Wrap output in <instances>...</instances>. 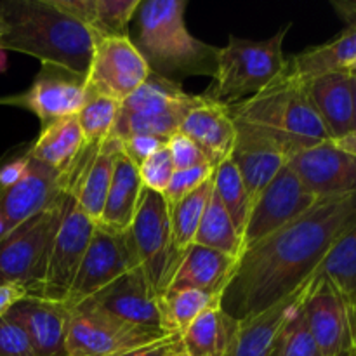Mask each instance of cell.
Returning a JSON list of instances; mask_svg holds the SVG:
<instances>
[{
    "label": "cell",
    "instance_id": "4",
    "mask_svg": "<svg viewBox=\"0 0 356 356\" xmlns=\"http://www.w3.org/2000/svg\"><path fill=\"white\" fill-rule=\"evenodd\" d=\"M186 7V0H141L134 16V45L152 73L176 83L191 75L214 76L218 68V47L190 33Z\"/></svg>",
    "mask_w": 356,
    "mask_h": 356
},
{
    "label": "cell",
    "instance_id": "3",
    "mask_svg": "<svg viewBox=\"0 0 356 356\" xmlns=\"http://www.w3.org/2000/svg\"><path fill=\"white\" fill-rule=\"evenodd\" d=\"M229 111L236 125L273 143L287 159L332 141L318 111L306 94L305 83L287 73L261 92L232 103Z\"/></svg>",
    "mask_w": 356,
    "mask_h": 356
},
{
    "label": "cell",
    "instance_id": "28",
    "mask_svg": "<svg viewBox=\"0 0 356 356\" xmlns=\"http://www.w3.org/2000/svg\"><path fill=\"white\" fill-rule=\"evenodd\" d=\"M145 186L139 177L138 167L120 152L115 163L113 179L104 202L103 214L97 225L113 232L125 233L134 221L139 200Z\"/></svg>",
    "mask_w": 356,
    "mask_h": 356
},
{
    "label": "cell",
    "instance_id": "53",
    "mask_svg": "<svg viewBox=\"0 0 356 356\" xmlns=\"http://www.w3.org/2000/svg\"><path fill=\"white\" fill-rule=\"evenodd\" d=\"M351 356H356V346H355V350H353V353H351Z\"/></svg>",
    "mask_w": 356,
    "mask_h": 356
},
{
    "label": "cell",
    "instance_id": "36",
    "mask_svg": "<svg viewBox=\"0 0 356 356\" xmlns=\"http://www.w3.org/2000/svg\"><path fill=\"white\" fill-rule=\"evenodd\" d=\"M120 103L103 94L87 90V97L76 113L80 129H82L86 146H99L111 136L117 122Z\"/></svg>",
    "mask_w": 356,
    "mask_h": 356
},
{
    "label": "cell",
    "instance_id": "39",
    "mask_svg": "<svg viewBox=\"0 0 356 356\" xmlns=\"http://www.w3.org/2000/svg\"><path fill=\"white\" fill-rule=\"evenodd\" d=\"M172 160H170V153L167 149V145L156 153H153L149 159H146L141 165L138 167L139 177L146 190L155 191V193L162 195L165 188L169 186V181L174 174Z\"/></svg>",
    "mask_w": 356,
    "mask_h": 356
},
{
    "label": "cell",
    "instance_id": "46",
    "mask_svg": "<svg viewBox=\"0 0 356 356\" xmlns=\"http://www.w3.org/2000/svg\"><path fill=\"white\" fill-rule=\"evenodd\" d=\"M332 143L337 146V148L344 149V152L351 153V155L356 156V131L350 132V134L343 136V138L339 139H334Z\"/></svg>",
    "mask_w": 356,
    "mask_h": 356
},
{
    "label": "cell",
    "instance_id": "50",
    "mask_svg": "<svg viewBox=\"0 0 356 356\" xmlns=\"http://www.w3.org/2000/svg\"><path fill=\"white\" fill-rule=\"evenodd\" d=\"M3 33H6V21H3L2 13H0V38H2Z\"/></svg>",
    "mask_w": 356,
    "mask_h": 356
},
{
    "label": "cell",
    "instance_id": "31",
    "mask_svg": "<svg viewBox=\"0 0 356 356\" xmlns=\"http://www.w3.org/2000/svg\"><path fill=\"white\" fill-rule=\"evenodd\" d=\"M236 327V320L226 315L221 306H214L181 334V344L190 356H226Z\"/></svg>",
    "mask_w": 356,
    "mask_h": 356
},
{
    "label": "cell",
    "instance_id": "45",
    "mask_svg": "<svg viewBox=\"0 0 356 356\" xmlns=\"http://www.w3.org/2000/svg\"><path fill=\"white\" fill-rule=\"evenodd\" d=\"M28 296V291L21 284H6L0 285V316L6 315L17 301L24 299Z\"/></svg>",
    "mask_w": 356,
    "mask_h": 356
},
{
    "label": "cell",
    "instance_id": "17",
    "mask_svg": "<svg viewBox=\"0 0 356 356\" xmlns=\"http://www.w3.org/2000/svg\"><path fill=\"white\" fill-rule=\"evenodd\" d=\"M302 313L322 356H351L356 344L350 315L329 282L315 275Z\"/></svg>",
    "mask_w": 356,
    "mask_h": 356
},
{
    "label": "cell",
    "instance_id": "44",
    "mask_svg": "<svg viewBox=\"0 0 356 356\" xmlns=\"http://www.w3.org/2000/svg\"><path fill=\"white\" fill-rule=\"evenodd\" d=\"M181 348V336L179 334H174V336L167 337V339L159 341L155 344H149V346L139 348V350L129 351V353L120 355V356H170L176 350Z\"/></svg>",
    "mask_w": 356,
    "mask_h": 356
},
{
    "label": "cell",
    "instance_id": "15",
    "mask_svg": "<svg viewBox=\"0 0 356 356\" xmlns=\"http://www.w3.org/2000/svg\"><path fill=\"white\" fill-rule=\"evenodd\" d=\"M80 306L97 309L104 315L143 329L167 330L163 327L159 294L153 291L139 266L132 268L129 273L104 287Z\"/></svg>",
    "mask_w": 356,
    "mask_h": 356
},
{
    "label": "cell",
    "instance_id": "41",
    "mask_svg": "<svg viewBox=\"0 0 356 356\" xmlns=\"http://www.w3.org/2000/svg\"><path fill=\"white\" fill-rule=\"evenodd\" d=\"M0 356H37L23 327L7 315L0 316Z\"/></svg>",
    "mask_w": 356,
    "mask_h": 356
},
{
    "label": "cell",
    "instance_id": "23",
    "mask_svg": "<svg viewBox=\"0 0 356 356\" xmlns=\"http://www.w3.org/2000/svg\"><path fill=\"white\" fill-rule=\"evenodd\" d=\"M177 132L188 136L214 167L229 159L238 134L229 104L211 99L204 94L200 103L184 117Z\"/></svg>",
    "mask_w": 356,
    "mask_h": 356
},
{
    "label": "cell",
    "instance_id": "27",
    "mask_svg": "<svg viewBox=\"0 0 356 356\" xmlns=\"http://www.w3.org/2000/svg\"><path fill=\"white\" fill-rule=\"evenodd\" d=\"M92 33L94 42L108 37H127L141 0H51Z\"/></svg>",
    "mask_w": 356,
    "mask_h": 356
},
{
    "label": "cell",
    "instance_id": "25",
    "mask_svg": "<svg viewBox=\"0 0 356 356\" xmlns=\"http://www.w3.org/2000/svg\"><path fill=\"white\" fill-rule=\"evenodd\" d=\"M236 131L238 134H236V141L229 159L235 163L236 170L242 177L243 186L249 195L250 207H252L264 188L287 163V156L273 143L261 138L256 132L249 131L242 125H236Z\"/></svg>",
    "mask_w": 356,
    "mask_h": 356
},
{
    "label": "cell",
    "instance_id": "14",
    "mask_svg": "<svg viewBox=\"0 0 356 356\" xmlns=\"http://www.w3.org/2000/svg\"><path fill=\"white\" fill-rule=\"evenodd\" d=\"M87 97L83 76L54 66H42L30 89L0 99V103L26 108L40 120L42 129L79 113Z\"/></svg>",
    "mask_w": 356,
    "mask_h": 356
},
{
    "label": "cell",
    "instance_id": "40",
    "mask_svg": "<svg viewBox=\"0 0 356 356\" xmlns=\"http://www.w3.org/2000/svg\"><path fill=\"white\" fill-rule=\"evenodd\" d=\"M167 149H169L170 160L176 170L193 169V167L211 163L205 153L183 132H176L167 139Z\"/></svg>",
    "mask_w": 356,
    "mask_h": 356
},
{
    "label": "cell",
    "instance_id": "33",
    "mask_svg": "<svg viewBox=\"0 0 356 356\" xmlns=\"http://www.w3.org/2000/svg\"><path fill=\"white\" fill-rule=\"evenodd\" d=\"M212 177L205 184H202L198 190L184 197L183 200L177 202L176 205L169 207L170 214V232H172V254H174V264H176L177 257L195 243V236H197L198 226H200L202 218H204L205 207L211 198L212 193ZM172 271V270H170ZM169 278V277H167ZM167 282V280H165Z\"/></svg>",
    "mask_w": 356,
    "mask_h": 356
},
{
    "label": "cell",
    "instance_id": "6",
    "mask_svg": "<svg viewBox=\"0 0 356 356\" xmlns=\"http://www.w3.org/2000/svg\"><path fill=\"white\" fill-rule=\"evenodd\" d=\"M200 99L202 94H188L181 83L149 73L146 82L120 104L110 138L122 141L129 136L149 134L169 139Z\"/></svg>",
    "mask_w": 356,
    "mask_h": 356
},
{
    "label": "cell",
    "instance_id": "18",
    "mask_svg": "<svg viewBox=\"0 0 356 356\" xmlns=\"http://www.w3.org/2000/svg\"><path fill=\"white\" fill-rule=\"evenodd\" d=\"M68 191V176L31 156L23 179L0 191V216L10 229L54 205Z\"/></svg>",
    "mask_w": 356,
    "mask_h": 356
},
{
    "label": "cell",
    "instance_id": "37",
    "mask_svg": "<svg viewBox=\"0 0 356 356\" xmlns=\"http://www.w3.org/2000/svg\"><path fill=\"white\" fill-rule=\"evenodd\" d=\"M275 356H322L309 332L302 308L289 320L282 330L275 346Z\"/></svg>",
    "mask_w": 356,
    "mask_h": 356
},
{
    "label": "cell",
    "instance_id": "9",
    "mask_svg": "<svg viewBox=\"0 0 356 356\" xmlns=\"http://www.w3.org/2000/svg\"><path fill=\"white\" fill-rule=\"evenodd\" d=\"M132 249L149 285L160 294L172 270V232L169 205L155 191L143 190L134 221L129 228Z\"/></svg>",
    "mask_w": 356,
    "mask_h": 356
},
{
    "label": "cell",
    "instance_id": "52",
    "mask_svg": "<svg viewBox=\"0 0 356 356\" xmlns=\"http://www.w3.org/2000/svg\"><path fill=\"white\" fill-rule=\"evenodd\" d=\"M170 356H190V355H188L186 351L183 350V344H181V348H179V350H176V351H174V353L170 355Z\"/></svg>",
    "mask_w": 356,
    "mask_h": 356
},
{
    "label": "cell",
    "instance_id": "51",
    "mask_svg": "<svg viewBox=\"0 0 356 356\" xmlns=\"http://www.w3.org/2000/svg\"><path fill=\"white\" fill-rule=\"evenodd\" d=\"M346 73L351 76V79H356V63H355V65H351L350 68L346 70Z\"/></svg>",
    "mask_w": 356,
    "mask_h": 356
},
{
    "label": "cell",
    "instance_id": "48",
    "mask_svg": "<svg viewBox=\"0 0 356 356\" xmlns=\"http://www.w3.org/2000/svg\"><path fill=\"white\" fill-rule=\"evenodd\" d=\"M7 70V51L0 49V73H3Z\"/></svg>",
    "mask_w": 356,
    "mask_h": 356
},
{
    "label": "cell",
    "instance_id": "13",
    "mask_svg": "<svg viewBox=\"0 0 356 356\" xmlns=\"http://www.w3.org/2000/svg\"><path fill=\"white\" fill-rule=\"evenodd\" d=\"M148 63L132 38L108 37L94 42L92 58L86 76L87 90L124 103L149 76Z\"/></svg>",
    "mask_w": 356,
    "mask_h": 356
},
{
    "label": "cell",
    "instance_id": "19",
    "mask_svg": "<svg viewBox=\"0 0 356 356\" xmlns=\"http://www.w3.org/2000/svg\"><path fill=\"white\" fill-rule=\"evenodd\" d=\"M120 143L108 138L99 146H86L68 174V191L83 214L99 222L113 179Z\"/></svg>",
    "mask_w": 356,
    "mask_h": 356
},
{
    "label": "cell",
    "instance_id": "29",
    "mask_svg": "<svg viewBox=\"0 0 356 356\" xmlns=\"http://www.w3.org/2000/svg\"><path fill=\"white\" fill-rule=\"evenodd\" d=\"M83 148L86 141L82 129L76 115H72L40 129V134L30 146V155L38 162L68 176Z\"/></svg>",
    "mask_w": 356,
    "mask_h": 356
},
{
    "label": "cell",
    "instance_id": "35",
    "mask_svg": "<svg viewBox=\"0 0 356 356\" xmlns=\"http://www.w3.org/2000/svg\"><path fill=\"white\" fill-rule=\"evenodd\" d=\"M212 181H214L216 195L219 197L222 207L226 209L228 216L232 218L236 233L242 238L250 212V202L242 177H240L232 159L222 160L219 165H216Z\"/></svg>",
    "mask_w": 356,
    "mask_h": 356
},
{
    "label": "cell",
    "instance_id": "11",
    "mask_svg": "<svg viewBox=\"0 0 356 356\" xmlns=\"http://www.w3.org/2000/svg\"><path fill=\"white\" fill-rule=\"evenodd\" d=\"M136 266L139 264L129 233L96 225L65 305L75 309Z\"/></svg>",
    "mask_w": 356,
    "mask_h": 356
},
{
    "label": "cell",
    "instance_id": "32",
    "mask_svg": "<svg viewBox=\"0 0 356 356\" xmlns=\"http://www.w3.org/2000/svg\"><path fill=\"white\" fill-rule=\"evenodd\" d=\"M163 327L169 332L183 334L207 309L221 305V298L197 289H179L159 294Z\"/></svg>",
    "mask_w": 356,
    "mask_h": 356
},
{
    "label": "cell",
    "instance_id": "8",
    "mask_svg": "<svg viewBox=\"0 0 356 356\" xmlns=\"http://www.w3.org/2000/svg\"><path fill=\"white\" fill-rule=\"evenodd\" d=\"M174 336V332L143 329L122 320L79 306L72 309L66 356H120Z\"/></svg>",
    "mask_w": 356,
    "mask_h": 356
},
{
    "label": "cell",
    "instance_id": "47",
    "mask_svg": "<svg viewBox=\"0 0 356 356\" xmlns=\"http://www.w3.org/2000/svg\"><path fill=\"white\" fill-rule=\"evenodd\" d=\"M10 232H13V229H10V226L7 225V221H6V219H3L2 216H0V240H2L3 236H7V235H9Z\"/></svg>",
    "mask_w": 356,
    "mask_h": 356
},
{
    "label": "cell",
    "instance_id": "24",
    "mask_svg": "<svg viewBox=\"0 0 356 356\" xmlns=\"http://www.w3.org/2000/svg\"><path fill=\"white\" fill-rule=\"evenodd\" d=\"M235 263L236 259L232 256L193 243L177 257L162 292L197 289L221 298Z\"/></svg>",
    "mask_w": 356,
    "mask_h": 356
},
{
    "label": "cell",
    "instance_id": "1",
    "mask_svg": "<svg viewBox=\"0 0 356 356\" xmlns=\"http://www.w3.org/2000/svg\"><path fill=\"white\" fill-rule=\"evenodd\" d=\"M356 219V193L320 198L309 211L236 259L221 309L245 322L312 280L339 236Z\"/></svg>",
    "mask_w": 356,
    "mask_h": 356
},
{
    "label": "cell",
    "instance_id": "5",
    "mask_svg": "<svg viewBox=\"0 0 356 356\" xmlns=\"http://www.w3.org/2000/svg\"><path fill=\"white\" fill-rule=\"evenodd\" d=\"M291 26L285 24L266 40L229 35L228 44L218 47V68L204 96L226 104L238 103L280 79L287 68L284 40Z\"/></svg>",
    "mask_w": 356,
    "mask_h": 356
},
{
    "label": "cell",
    "instance_id": "20",
    "mask_svg": "<svg viewBox=\"0 0 356 356\" xmlns=\"http://www.w3.org/2000/svg\"><path fill=\"white\" fill-rule=\"evenodd\" d=\"M332 6L344 21L343 31L325 44L313 45L287 58V75L308 80L323 73L346 72L356 63V2H332Z\"/></svg>",
    "mask_w": 356,
    "mask_h": 356
},
{
    "label": "cell",
    "instance_id": "12",
    "mask_svg": "<svg viewBox=\"0 0 356 356\" xmlns=\"http://www.w3.org/2000/svg\"><path fill=\"white\" fill-rule=\"evenodd\" d=\"M318 200L285 163L250 207L242 235V252L296 221Z\"/></svg>",
    "mask_w": 356,
    "mask_h": 356
},
{
    "label": "cell",
    "instance_id": "21",
    "mask_svg": "<svg viewBox=\"0 0 356 356\" xmlns=\"http://www.w3.org/2000/svg\"><path fill=\"white\" fill-rule=\"evenodd\" d=\"M313 284L315 277L261 315L238 322L226 356H273L282 330L302 308Z\"/></svg>",
    "mask_w": 356,
    "mask_h": 356
},
{
    "label": "cell",
    "instance_id": "26",
    "mask_svg": "<svg viewBox=\"0 0 356 356\" xmlns=\"http://www.w3.org/2000/svg\"><path fill=\"white\" fill-rule=\"evenodd\" d=\"M301 82L332 141L355 131L353 90L346 72L323 73Z\"/></svg>",
    "mask_w": 356,
    "mask_h": 356
},
{
    "label": "cell",
    "instance_id": "16",
    "mask_svg": "<svg viewBox=\"0 0 356 356\" xmlns=\"http://www.w3.org/2000/svg\"><path fill=\"white\" fill-rule=\"evenodd\" d=\"M287 165L316 198L356 193V156L332 141L289 156Z\"/></svg>",
    "mask_w": 356,
    "mask_h": 356
},
{
    "label": "cell",
    "instance_id": "34",
    "mask_svg": "<svg viewBox=\"0 0 356 356\" xmlns=\"http://www.w3.org/2000/svg\"><path fill=\"white\" fill-rule=\"evenodd\" d=\"M195 243L214 249L218 252L226 254V256H232L233 259H238L240 254H242V238L236 233L232 218L222 207L219 197L216 195L214 186H212V193L207 202V207H205L204 218L198 226Z\"/></svg>",
    "mask_w": 356,
    "mask_h": 356
},
{
    "label": "cell",
    "instance_id": "43",
    "mask_svg": "<svg viewBox=\"0 0 356 356\" xmlns=\"http://www.w3.org/2000/svg\"><path fill=\"white\" fill-rule=\"evenodd\" d=\"M120 149L136 167L141 165L146 159L162 149L167 145L165 138H159V136H149V134H134L129 138L122 139Z\"/></svg>",
    "mask_w": 356,
    "mask_h": 356
},
{
    "label": "cell",
    "instance_id": "42",
    "mask_svg": "<svg viewBox=\"0 0 356 356\" xmlns=\"http://www.w3.org/2000/svg\"><path fill=\"white\" fill-rule=\"evenodd\" d=\"M30 145H19L16 148L9 149L6 155L0 159V191L7 190L17 181L23 179L28 172L31 163Z\"/></svg>",
    "mask_w": 356,
    "mask_h": 356
},
{
    "label": "cell",
    "instance_id": "38",
    "mask_svg": "<svg viewBox=\"0 0 356 356\" xmlns=\"http://www.w3.org/2000/svg\"><path fill=\"white\" fill-rule=\"evenodd\" d=\"M214 165L205 163V165L193 167V169H184V170H174L172 177L169 181V186L162 193L163 200L167 202L169 207L176 205L177 202L183 200L195 190L207 183L212 176H214Z\"/></svg>",
    "mask_w": 356,
    "mask_h": 356
},
{
    "label": "cell",
    "instance_id": "10",
    "mask_svg": "<svg viewBox=\"0 0 356 356\" xmlns=\"http://www.w3.org/2000/svg\"><path fill=\"white\" fill-rule=\"evenodd\" d=\"M94 228H96V222L89 216L83 214L82 209L70 195L65 216L56 229L54 240L49 250L44 280L37 296H31V298L56 302L66 301L90 238H92Z\"/></svg>",
    "mask_w": 356,
    "mask_h": 356
},
{
    "label": "cell",
    "instance_id": "7",
    "mask_svg": "<svg viewBox=\"0 0 356 356\" xmlns=\"http://www.w3.org/2000/svg\"><path fill=\"white\" fill-rule=\"evenodd\" d=\"M70 193L24 221L0 240V285L21 284L37 296L47 266L56 229L65 216Z\"/></svg>",
    "mask_w": 356,
    "mask_h": 356
},
{
    "label": "cell",
    "instance_id": "2",
    "mask_svg": "<svg viewBox=\"0 0 356 356\" xmlns=\"http://www.w3.org/2000/svg\"><path fill=\"white\" fill-rule=\"evenodd\" d=\"M6 33L0 49L38 59L86 79L94 37L80 21L63 13L51 0H0Z\"/></svg>",
    "mask_w": 356,
    "mask_h": 356
},
{
    "label": "cell",
    "instance_id": "30",
    "mask_svg": "<svg viewBox=\"0 0 356 356\" xmlns=\"http://www.w3.org/2000/svg\"><path fill=\"white\" fill-rule=\"evenodd\" d=\"M316 277L332 285L348 309L356 344V219L323 259Z\"/></svg>",
    "mask_w": 356,
    "mask_h": 356
},
{
    "label": "cell",
    "instance_id": "22",
    "mask_svg": "<svg viewBox=\"0 0 356 356\" xmlns=\"http://www.w3.org/2000/svg\"><path fill=\"white\" fill-rule=\"evenodd\" d=\"M6 315L23 327L37 356H66L72 309L65 302L26 296Z\"/></svg>",
    "mask_w": 356,
    "mask_h": 356
},
{
    "label": "cell",
    "instance_id": "49",
    "mask_svg": "<svg viewBox=\"0 0 356 356\" xmlns=\"http://www.w3.org/2000/svg\"><path fill=\"white\" fill-rule=\"evenodd\" d=\"M351 90H353V115H355V131H356V79H351Z\"/></svg>",
    "mask_w": 356,
    "mask_h": 356
}]
</instances>
